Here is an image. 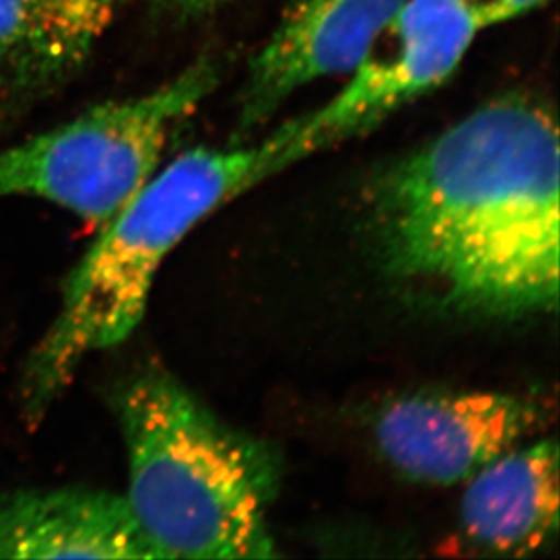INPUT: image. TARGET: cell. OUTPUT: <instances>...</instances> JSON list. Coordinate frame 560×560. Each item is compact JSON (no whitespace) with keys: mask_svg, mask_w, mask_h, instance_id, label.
Segmentation results:
<instances>
[{"mask_svg":"<svg viewBox=\"0 0 560 560\" xmlns=\"http://www.w3.org/2000/svg\"><path fill=\"white\" fill-rule=\"evenodd\" d=\"M0 559H165L126 495L62 488L0 498Z\"/></svg>","mask_w":560,"mask_h":560,"instance_id":"9c48e42d","label":"cell"},{"mask_svg":"<svg viewBox=\"0 0 560 560\" xmlns=\"http://www.w3.org/2000/svg\"><path fill=\"white\" fill-rule=\"evenodd\" d=\"M460 532L471 550L528 557L559 532V448L556 439L517 446L466 481Z\"/></svg>","mask_w":560,"mask_h":560,"instance_id":"30bf717a","label":"cell"},{"mask_svg":"<svg viewBox=\"0 0 560 560\" xmlns=\"http://www.w3.org/2000/svg\"><path fill=\"white\" fill-rule=\"evenodd\" d=\"M154 2L182 19H200L222 10L223 5L231 4L233 0H154Z\"/></svg>","mask_w":560,"mask_h":560,"instance_id":"7c38bea8","label":"cell"},{"mask_svg":"<svg viewBox=\"0 0 560 560\" xmlns=\"http://www.w3.org/2000/svg\"><path fill=\"white\" fill-rule=\"evenodd\" d=\"M459 2L470 13L479 30H485L537 10L545 4L546 0H459Z\"/></svg>","mask_w":560,"mask_h":560,"instance_id":"8fae6325","label":"cell"},{"mask_svg":"<svg viewBox=\"0 0 560 560\" xmlns=\"http://www.w3.org/2000/svg\"><path fill=\"white\" fill-rule=\"evenodd\" d=\"M481 32L459 0H407L343 88L292 120L303 156L361 137L454 74Z\"/></svg>","mask_w":560,"mask_h":560,"instance_id":"5b68a950","label":"cell"},{"mask_svg":"<svg viewBox=\"0 0 560 560\" xmlns=\"http://www.w3.org/2000/svg\"><path fill=\"white\" fill-rule=\"evenodd\" d=\"M218 84L200 59L149 93L106 102L0 151V196H32L106 228L151 180L165 143Z\"/></svg>","mask_w":560,"mask_h":560,"instance_id":"277c9868","label":"cell"},{"mask_svg":"<svg viewBox=\"0 0 560 560\" xmlns=\"http://www.w3.org/2000/svg\"><path fill=\"white\" fill-rule=\"evenodd\" d=\"M559 154L550 107L512 93L388 167L366 196L388 275L459 314L557 311Z\"/></svg>","mask_w":560,"mask_h":560,"instance_id":"6da1fadb","label":"cell"},{"mask_svg":"<svg viewBox=\"0 0 560 560\" xmlns=\"http://www.w3.org/2000/svg\"><path fill=\"white\" fill-rule=\"evenodd\" d=\"M127 0H0V126L79 73Z\"/></svg>","mask_w":560,"mask_h":560,"instance_id":"ba28073f","label":"cell"},{"mask_svg":"<svg viewBox=\"0 0 560 560\" xmlns=\"http://www.w3.org/2000/svg\"><path fill=\"white\" fill-rule=\"evenodd\" d=\"M551 418L550 401L523 394H413L381 410L375 441L408 481L452 487L534 438Z\"/></svg>","mask_w":560,"mask_h":560,"instance_id":"8992f818","label":"cell"},{"mask_svg":"<svg viewBox=\"0 0 560 560\" xmlns=\"http://www.w3.org/2000/svg\"><path fill=\"white\" fill-rule=\"evenodd\" d=\"M407 0H294L261 46L240 96L238 131L267 122L323 79L347 77Z\"/></svg>","mask_w":560,"mask_h":560,"instance_id":"52a82bcc","label":"cell"},{"mask_svg":"<svg viewBox=\"0 0 560 560\" xmlns=\"http://www.w3.org/2000/svg\"><path fill=\"white\" fill-rule=\"evenodd\" d=\"M117 412L126 499L165 559L278 557L267 510L280 470L265 444L228 429L162 369L132 375Z\"/></svg>","mask_w":560,"mask_h":560,"instance_id":"3957f363","label":"cell"},{"mask_svg":"<svg viewBox=\"0 0 560 560\" xmlns=\"http://www.w3.org/2000/svg\"><path fill=\"white\" fill-rule=\"evenodd\" d=\"M287 167L272 131L249 145L190 149L151 176L66 281L59 314L24 365V418L38 423L88 355L135 332L160 265L201 220Z\"/></svg>","mask_w":560,"mask_h":560,"instance_id":"7a4b0ae2","label":"cell"}]
</instances>
